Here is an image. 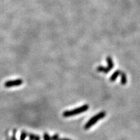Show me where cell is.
Masks as SVG:
<instances>
[{
	"label": "cell",
	"mask_w": 140,
	"mask_h": 140,
	"mask_svg": "<svg viewBox=\"0 0 140 140\" xmlns=\"http://www.w3.org/2000/svg\"><path fill=\"white\" fill-rule=\"evenodd\" d=\"M88 109H89V105H88V104H84V105L82 106V107H79V108H75V109L74 110H72L65 111V112L63 113V116L64 117L74 116V115H78V114H81V113L86 112Z\"/></svg>",
	"instance_id": "cell-1"
},
{
	"label": "cell",
	"mask_w": 140,
	"mask_h": 140,
	"mask_svg": "<svg viewBox=\"0 0 140 140\" xmlns=\"http://www.w3.org/2000/svg\"><path fill=\"white\" fill-rule=\"evenodd\" d=\"M105 116H106L105 112H100L98 113V114H96L95 116L92 117L86 123V125H84V129H86V130L89 129V128L92 127L93 125L96 124L98 121L103 119V118H104Z\"/></svg>",
	"instance_id": "cell-2"
},
{
	"label": "cell",
	"mask_w": 140,
	"mask_h": 140,
	"mask_svg": "<svg viewBox=\"0 0 140 140\" xmlns=\"http://www.w3.org/2000/svg\"><path fill=\"white\" fill-rule=\"evenodd\" d=\"M23 84V81L21 79H16L13 80V81H9L5 82L4 86L7 88H10L13 86H20Z\"/></svg>",
	"instance_id": "cell-3"
},
{
	"label": "cell",
	"mask_w": 140,
	"mask_h": 140,
	"mask_svg": "<svg viewBox=\"0 0 140 140\" xmlns=\"http://www.w3.org/2000/svg\"><path fill=\"white\" fill-rule=\"evenodd\" d=\"M121 71L120 70L115 71L112 75L110 78V81L111 82H114V81H115V80H116V79L117 78L118 76L121 74Z\"/></svg>",
	"instance_id": "cell-4"
},
{
	"label": "cell",
	"mask_w": 140,
	"mask_h": 140,
	"mask_svg": "<svg viewBox=\"0 0 140 140\" xmlns=\"http://www.w3.org/2000/svg\"><path fill=\"white\" fill-rule=\"evenodd\" d=\"M97 71L100 72H103V73H108V72L110 71L111 70L108 67H104V66H100L97 68Z\"/></svg>",
	"instance_id": "cell-5"
},
{
	"label": "cell",
	"mask_w": 140,
	"mask_h": 140,
	"mask_svg": "<svg viewBox=\"0 0 140 140\" xmlns=\"http://www.w3.org/2000/svg\"><path fill=\"white\" fill-rule=\"evenodd\" d=\"M107 64H108V66H107V67L109 68L112 70L113 69V68H114V62H113V60H112V58H111V57H110V56L107 57Z\"/></svg>",
	"instance_id": "cell-6"
},
{
	"label": "cell",
	"mask_w": 140,
	"mask_h": 140,
	"mask_svg": "<svg viewBox=\"0 0 140 140\" xmlns=\"http://www.w3.org/2000/svg\"><path fill=\"white\" fill-rule=\"evenodd\" d=\"M120 75L121 77V83L122 85H125L126 84V82H127V79H126V74L124 72L121 71Z\"/></svg>",
	"instance_id": "cell-7"
},
{
	"label": "cell",
	"mask_w": 140,
	"mask_h": 140,
	"mask_svg": "<svg viewBox=\"0 0 140 140\" xmlns=\"http://www.w3.org/2000/svg\"><path fill=\"white\" fill-rule=\"evenodd\" d=\"M27 136V133L25 131H22L20 135V140H25Z\"/></svg>",
	"instance_id": "cell-8"
},
{
	"label": "cell",
	"mask_w": 140,
	"mask_h": 140,
	"mask_svg": "<svg viewBox=\"0 0 140 140\" xmlns=\"http://www.w3.org/2000/svg\"><path fill=\"white\" fill-rule=\"evenodd\" d=\"M43 139H44V140H51V137H50V136L47 133H44Z\"/></svg>",
	"instance_id": "cell-9"
},
{
	"label": "cell",
	"mask_w": 140,
	"mask_h": 140,
	"mask_svg": "<svg viewBox=\"0 0 140 140\" xmlns=\"http://www.w3.org/2000/svg\"><path fill=\"white\" fill-rule=\"evenodd\" d=\"M36 135L32 134H29V140H35Z\"/></svg>",
	"instance_id": "cell-10"
},
{
	"label": "cell",
	"mask_w": 140,
	"mask_h": 140,
	"mask_svg": "<svg viewBox=\"0 0 140 140\" xmlns=\"http://www.w3.org/2000/svg\"><path fill=\"white\" fill-rule=\"evenodd\" d=\"M59 139V135L58 134H55L53 136L51 137V140H57Z\"/></svg>",
	"instance_id": "cell-11"
},
{
	"label": "cell",
	"mask_w": 140,
	"mask_h": 140,
	"mask_svg": "<svg viewBox=\"0 0 140 140\" xmlns=\"http://www.w3.org/2000/svg\"><path fill=\"white\" fill-rule=\"evenodd\" d=\"M16 129H14V131H13V136H12L11 140H17L16 138Z\"/></svg>",
	"instance_id": "cell-12"
},
{
	"label": "cell",
	"mask_w": 140,
	"mask_h": 140,
	"mask_svg": "<svg viewBox=\"0 0 140 140\" xmlns=\"http://www.w3.org/2000/svg\"><path fill=\"white\" fill-rule=\"evenodd\" d=\"M35 140H40V136H37V135H36V138H35Z\"/></svg>",
	"instance_id": "cell-13"
},
{
	"label": "cell",
	"mask_w": 140,
	"mask_h": 140,
	"mask_svg": "<svg viewBox=\"0 0 140 140\" xmlns=\"http://www.w3.org/2000/svg\"><path fill=\"white\" fill-rule=\"evenodd\" d=\"M61 140H71V139H67V138H63V139H61Z\"/></svg>",
	"instance_id": "cell-14"
},
{
	"label": "cell",
	"mask_w": 140,
	"mask_h": 140,
	"mask_svg": "<svg viewBox=\"0 0 140 140\" xmlns=\"http://www.w3.org/2000/svg\"><path fill=\"white\" fill-rule=\"evenodd\" d=\"M57 140H61V139H57Z\"/></svg>",
	"instance_id": "cell-15"
}]
</instances>
